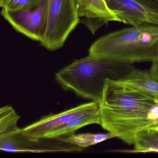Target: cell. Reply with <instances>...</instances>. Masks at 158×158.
<instances>
[{
    "instance_id": "cell-8",
    "label": "cell",
    "mask_w": 158,
    "mask_h": 158,
    "mask_svg": "<svg viewBox=\"0 0 158 158\" xmlns=\"http://www.w3.org/2000/svg\"><path fill=\"white\" fill-rule=\"evenodd\" d=\"M47 148L45 138L29 136L19 128L0 135V150L2 151L44 153Z\"/></svg>"
},
{
    "instance_id": "cell-19",
    "label": "cell",
    "mask_w": 158,
    "mask_h": 158,
    "mask_svg": "<svg viewBox=\"0 0 158 158\" xmlns=\"http://www.w3.org/2000/svg\"><path fill=\"white\" fill-rule=\"evenodd\" d=\"M155 129V130H156L158 132V127H157V128H156V129Z\"/></svg>"
},
{
    "instance_id": "cell-14",
    "label": "cell",
    "mask_w": 158,
    "mask_h": 158,
    "mask_svg": "<svg viewBox=\"0 0 158 158\" xmlns=\"http://www.w3.org/2000/svg\"><path fill=\"white\" fill-rule=\"evenodd\" d=\"M20 117L12 107L6 106L0 108V135L18 128Z\"/></svg>"
},
{
    "instance_id": "cell-4",
    "label": "cell",
    "mask_w": 158,
    "mask_h": 158,
    "mask_svg": "<svg viewBox=\"0 0 158 158\" xmlns=\"http://www.w3.org/2000/svg\"><path fill=\"white\" fill-rule=\"evenodd\" d=\"M80 18L76 0H49L46 31L41 44L49 51L62 48Z\"/></svg>"
},
{
    "instance_id": "cell-17",
    "label": "cell",
    "mask_w": 158,
    "mask_h": 158,
    "mask_svg": "<svg viewBox=\"0 0 158 158\" xmlns=\"http://www.w3.org/2000/svg\"><path fill=\"white\" fill-rule=\"evenodd\" d=\"M149 72L152 77L158 82V59L152 62Z\"/></svg>"
},
{
    "instance_id": "cell-11",
    "label": "cell",
    "mask_w": 158,
    "mask_h": 158,
    "mask_svg": "<svg viewBox=\"0 0 158 158\" xmlns=\"http://www.w3.org/2000/svg\"><path fill=\"white\" fill-rule=\"evenodd\" d=\"M119 80L130 88L158 98V82L149 72L135 68L129 76Z\"/></svg>"
},
{
    "instance_id": "cell-1",
    "label": "cell",
    "mask_w": 158,
    "mask_h": 158,
    "mask_svg": "<svg viewBox=\"0 0 158 158\" xmlns=\"http://www.w3.org/2000/svg\"><path fill=\"white\" fill-rule=\"evenodd\" d=\"M99 106L100 124L104 130L128 145L136 135L158 127V98L123 84L107 79Z\"/></svg>"
},
{
    "instance_id": "cell-6",
    "label": "cell",
    "mask_w": 158,
    "mask_h": 158,
    "mask_svg": "<svg viewBox=\"0 0 158 158\" xmlns=\"http://www.w3.org/2000/svg\"><path fill=\"white\" fill-rule=\"evenodd\" d=\"M99 110V106L95 102L85 103L61 113L43 117L41 119L24 129V133L37 138L44 137L50 131L65 123L74 117Z\"/></svg>"
},
{
    "instance_id": "cell-7",
    "label": "cell",
    "mask_w": 158,
    "mask_h": 158,
    "mask_svg": "<svg viewBox=\"0 0 158 158\" xmlns=\"http://www.w3.org/2000/svg\"><path fill=\"white\" fill-rule=\"evenodd\" d=\"M109 9L119 22L132 26L143 24L158 26V15L153 14L135 0H105Z\"/></svg>"
},
{
    "instance_id": "cell-13",
    "label": "cell",
    "mask_w": 158,
    "mask_h": 158,
    "mask_svg": "<svg viewBox=\"0 0 158 158\" xmlns=\"http://www.w3.org/2000/svg\"><path fill=\"white\" fill-rule=\"evenodd\" d=\"M113 138H116V136L110 132L106 134L85 133L78 135L75 134L63 138V140L69 143L83 148L97 144L103 141Z\"/></svg>"
},
{
    "instance_id": "cell-3",
    "label": "cell",
    "mask_w": 158,
    "mask_h": 158,
    "mask_svg": "<svg viewBox=\"0 0 158 158\" xmlns=\"http://www.w3.org/2000/svg\"><path fill=\"white\" fill-rule=\"evenodd\" d=\"M89 55L122 62H152L158 59V26L143 24L110 33L96 40Z\"/></svg>"
},
{
    "instance_id": "cell-9",
    "label": "cell",
    "mask_w": 158,
    "mask_h": 158,
    "mask_svg": "<svg viewBox=\"0 0 158 158\" xmlns=\"http://www.w3.org/2000/svg\"><path fill=\"white\" fill-rule=\"evenodd\" d=\"M80 17L96 20L103 23L118 21L117 16L109 9L105 0H76Z\"/></svg>"
},
{
    "instance_id": "cell-2",
    "label": "cell",
    "mask_w": 158,
    "mask_h": 158,
    "mask_svg": "<svg viewBox=\"0 0 158 158\" xmlns=\"http://www.w3.org/2000/svg\"><path fill=\"white\" fill-rule=\"evenodd\" d=\"M132 63L88 55L56 73L55 80L66 91L99 105L107 79H122L135 70Z\"/></svg>"
},
{
    "instance_id": "cell-12",
    "label": "cell",
    "mask_w": 158,
    "mask_h": 158,
    "mask_svg": "<svg viewBox=\"0 0 158 158\" xmlns=\"http://www.w3.org/2000/svg\"><path fill=\"white\" fill-rule=\"evenodd\" d=\"M132 153L158 152V132L155 129L144 130L139 133L135 139Z\"/></svg>"
},
{
    "instance_id": "cell-15",
    "label": "cell",
    "mask_w": 158,
    "mask_h": 158,
    "mask_svg": "<svg viewBox=\"0 0 158 158\" xmlns=\"http://www.w3.org/2000/svg\"><path fill=\"white\" fill-rule=\"evenodd\" d=\"M39 0H4L2 8L15 10L20 9Z\"/></svg>"
},
{
    "instance_id": "cell-16",
    "label": "cell",
    "mask_w": 158,
    "mask_h": 158,
    "mask_svg": "<svg viewBox=\"0 0 158 158\" xmlns=\"http://www.w3.org/2000/svg\"><path fill=\"white\" fill-rule=\"evenodd\" d=\"M148 10L158 15V0H135Z\"/></svg>"
},
{
    "instance_id": "cell-18",
    "label": "cell",
    "mask_w": 158,
    "mask_h": 158,
    "mask_svg": "<svg viewBox=\"0 0 158 158\" xmlns=\"http://www.w3.org/2000/svg\"><path fill=\"white\" fill-rule=\"evenodd\" d=\"M4 0H0V7H2Z\"/></svg>"
},
{
    "instance_id": "cell-5",
    "label": "cell",
    "mask_w": 158,
    "mask_h": 158,
    "mask_svg": "<svg viewBox=\"0 0 158 158\" xmlns=\"http://www.w3.org/2000/svg\"><path fill=\"white\" fill-rule=\"evenodd\" d=\"M48 2L49 0H39L15 10L2 8L1 14L16 30L40 42L46 31Z\"/></svg>"
},
{
    "instance_id": "cell-10",
    "label": "cell",
    "mask_w": 158,
    "mask_h": 158,
    "mask_svg": "<svg viewBox=\"0 0 158 158\" xmlns=\"http://www.w3.org/2000/svg\"><path fill=\"white\" fill-rule=\"evenodd\" d=\"M100 125L99 110L95 112L80 115L72 118L65 123L50 131L44 137L64 138L75 134L77 130L91 124Z\"/></svg>"
}]
</instances>
